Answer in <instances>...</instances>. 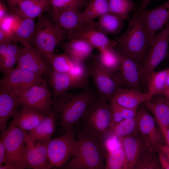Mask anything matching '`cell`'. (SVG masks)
Masks as SVG:
<instances>
[{"label":"cell","mask_w":169,"mask_h":169,"mask_svg":"<svg viewBox=\"0 0 169 169\" xmlns=\"http://www.w3.org/2000/svg\"><path fill=\"white\" fill-rule=\"evenodd\" d=\"M125 31L115 39L114 48L120 54L135 61L140 66L147 57L149 38L140 11L136 9L128 20Z\"/></svg>","instance_id":"obj_1"},{"label":"cell","mask_w":169,"mask_h":169,"mask_svg":"<svg viewBox=\"0 0 169 169\" xmlns=\"http://www.w3.org/2000/svg\"><path fill=\"white\" fill-rule=\"evenodd\" d=\"M96 99L95 94L87 88L77 94L64 92L52 99L53 108L59 113V125L65 132L79 123L90 105Z\"/></svg>","instance_id":"obj_2"},{"label":"cell","mask_w":169,"mask_h":169,"mask_svg":"<svg viewBox=\"0 0 169 169\" xmlns=\"http://www.w3.org/2000/svg\"><path fill=\"white\" fill-rule=\"evenodd\" d=\"M79 144L77 154L64 164L66 169H105L107 152L105 143L83 130L77 132Z\"/></svg>","instance_id":"obj_3"},{"label":"cell","mask_w":169,"mask_h":169,"mask_svg":"<svg viewBox=\"0 0 169 169\" xmlns=\"http://www.w3.org/2000/svg\"><path fill=\"white\" fill-rule=\"evenodd\" d=\"M28 133L14 123L1 132L0 140L4 146L6 161L0 169H30L25 158V144Z\"/></svg>","instance_id":"obj_4"},{"label":"cell","mask_w":169,"mask_h":169,"mask_svg":"<svg viewBox=\"0 0 169 169\" xmlns=\"http://www.w3.org/2000/svg\"><path fill=\"white\" fill-rule=\"evenodd\" d=\"M37 18L30 44L45 58L54 54L56 47L67 38V35L52 21L49 15L43 14Z\"/></svg>","instance_id":"obj_5"},{"label":"cell","mask_w":169,"mask_h":169,"mask_svg":"<svg viewBox=\"0 0 169 169\" xmlns=\"http://www.w3.org/2000/svg\"><path fill=\"white\" fill-rule=\"evenodd\" d=\"M108 102L95 100L89 106L82 119L83 130L105 143L111 129V117Z\"/></svg>","instance_id":"obj_6"},{"label":"cell","mask_w":169,"mask_h":169,"mask_svg":"<svg viewBox=\"0 0 169 169\" xmlns=\"http://www.w3.org/2000/svg\"><path fill=\"white\" fill-rule=\"evenodd\" d=\"M96 88L98 99L108 102L115 92L124 85L120 74L109 70L102 66L95 58L87 66Z\"/></svg>","instance_id":"obj_7"},{"label":"cell","mask_w":169,"mask_h":169,"mask_svg":"<svg viewBox=\"0 0 169 169\" xmlns=\"http://www.w3.org/2000/svg\"><path fill=\"white\" fill-rule=\"evenodd\" d=\"M74 127H71L58 137L51 138L47 143L49 163L54 167L64 165L78 151L79 144L75 138Z\"/></svg>","instance_id":"obj_8"},{"label":"cell","mask_w":169,"mask_h":169,"mask_svg":"<svg viewBox=\"0 0 169 169\" xmlns=\"http://www.w3.org/2000/svg\"><path fill=\"white\" fill-rule=\"evenodd\" d=\"M169 43V28L167 26L153 36L149 42L146 59L139 68L141 81L146 83L150 75L165 59L167 54Z\"/></svg>","instance_id":"obj_9"},{"label":"cell","mask_w":169,"mask_h":169,"mask_svg":"<svg viewBox=\"0 0 169 169\" xmlns=\"http://www.w3.org/2000/svg\"><path fill=\"white\" fill-rule=\"evenodd\" d=\"M67 38L85 41L99 51L114 48L115 40L109 38L100 30L98 22L94 20L84 21L74 31L67 35Z\"/></svg>","instance_id":"obj_10"},{"label":"cell","mask_w":169,"mask_h":169,"mask_svg":"<svg viewBox=\"0 0 169 169\" xmlns=\"http://www.w3.org/2000/svg\"><path fill=\"white\" fill-rule=\"evenodd\" d=\"M22 107L33 110L45 115L51 110L52 100L46 79L34 84L20 96Z\"/></svg>","instance_id":"obj_11"},{"label":"cell","mask_w":169,"mask_h":169,"mask_svg":"<svg viewBox=\"0 0 169 169\" xmlns=\"http://www.w3.org/2000/svg\"><path fill=\"white\" fill-rule=\"evenodd\" d=\"M45 80L42 76L16 67L3 75L0 80V86L20 96L32 85Z\"/></svg>","instance_id":"obj_12"},{"label":"cell","mask_w":169,"mask_h":169,"mask_svg":"<svg viewBox=\"0 0 169 169\" xmlns=\"http://www.w3.org/2000/svg\"><path fill=\"white\" fill-rule=\"evenodd\" d=\"M137 117L139 131L148 147L156 151L158 145L165 144L161 131L156 125L155 118L148 111L142 108L140 109Z\"/></svg>","instance_id":"obj_13"},{"label":"cell","mask_w":169,"mask_h":169,"mask_svg":"<svg viewBox=\"0 0 169 169\" xmlns=\"http://www.w3.org/2000/svg\"><path fill=\"white\" fill-rule=\"evenodd\" d=\"M16 67L42 76L48 75L52 69L44 56L30 44L22 49Z\"/></svg>","instance_id":"obj_14"},{"label":"cell","mask_w":169,"mask_h":169,"mask_svg":"<svg viewBox=\"0 0 169 169\" xmlns=\"http://www.w3.org/2000/svg\"><path fill=\"white\" fill-rule=\"evenodd\" d=\"M48 81L51 87L53 97L72 88H86L89 82L76 77L68 73L56 72L52 69L48 74Z\"/></svg>","instance_id":"obj_15"},{"label":"cell","mask_w":169,"mask_h":169,"mask_svg":"<svg viewBox=\"0 0 169 169\" xmlns=\"http://www.w3.org/2000/svg\"><path fill=\"white\" fill-rule=\"evenodd\" d=\"M47 143L36 141L28 134L25 144V158L31 168L50 169L54 167L49 163Z\"/></svg>","instance_id":"obj_16"},{"label":"cell","mask_w":169,"mask_h":169,"mask_svg":"<svg viewBox=\"0 0 169 169\" xmlns=\"http://www.w3.org/2000/svg\"><path fill=\"white\" fill-rule=\"evenodd\" d=\"M139 10L146 29L150 42L156 33L165 26L169 20V0L155 8Z\"/></svg>","instance_id":"obj_17"},{"label":"cell","mask_w":169,"mask_h":169,"mask_svg":"<svg viewBox=\"0 0 169 169\" xmlns=\"http://www.w3.org/2000/svg\"><path fill=\"white\" fill-rule=\"evenodd\" d=\"M52 21L60 27L67 35L74 31L82 23L81 13L71 9L59 10L51 6L48 10Z\"/></svg>","instance_id":"obj_18"},{"label":"cell","mask_w":169,"mask_h":169,"mask_svg":"<svg viewBox=\"0 0 169 169\" xmlns=\"http://www.w3.org/2000/svg\"><path fill=\"white\" fill-rule=\"evenodd\" d=\"M137 135L136 133L119 138L126 155V169H134L140 156L150 148L146 145L142 136L140 137Z\"/></svg>","instance_id":"obj_19"},{"label":"cell","mask_w":169,"mask_h":169,"mask_svg":"<svg viewBox=\"0 0 169 169\" xmlns=\"http://www.w3.org/2000/svg\"><path fill=\"white\" fill-rule=\"evenodd\" d=\"M22 105L20 96L2 87H0V131L7 128V123L18 111Z\"/></svg>","instance_id":"obj_20"},{"label":"cell","mask_w":169,"mask_h":169,"mask_svg":"<svg viewBox=\"0 0 169 169\" xmlns=\"http://www.w3.org/2000/svg\"><path fill=\"white\" fill-rule=\"evenodd\" d=\"M152 97L147 92L131 88H122L115 93L113 99L118 105L125 107L135 108L150 101Z\"/></svg>","instance_id":"obj_21"},{"label":"cell","mask_w":169,"mask_h":169,"mask_svg":"<svg viewBox=\"0 0 169 169\" xmlns=\"http://www.w3.org/2000/svg\"><path fill=\"white\" fill-rule=\"evenodd\" d=\"M120 55L119 74L124 85L127 88L140 90L141 81L140 66L131 59L121 54Z\"/></svg>","instance_id":"obj_22"},{"label":"cell","mask_w":169,"mask_h":169,"mask_svg":"<svg viewBox=\"0 0 169 169\" xmlns=\"http://www.w3.org/2000/svg\"><path fill=\"white\" fill-rule=\"evenodd\" d=\"M51 6L50 0H20L17 6L11 7L13 12L21 17L35 19Z\"/></svg>","instance_id":"obj_23"},{"label":"cell","mask_w":169,"mask_h":169,"mask_svg":"<svg viewBox=\"0 0 169 169\" xmlns=\"http://www.w3.org/2000/svg\"><path fill=\"white\" fill-rule=\"evenodd\" d=\"M62 48L74 63L84 62L92 54L95 48L83 40L69 39L63 43Z\"/></svg>","instance_id":"obj_24"},{"label":"cell","mask_w":169,"mask_h":169,"mask_svg":"<svg viewBox=\"0 0 169 169\" xmlns=\"http://www.w3.org/2000/svg\"><path fill=\"white\" fill-rule=\"evenodd\" d=\"M56 119L55 114L51 110L37 126L28 131V135L36 141L48 143L56 130Z\"/></svg>","instance_id":"obj_25"},{"label":"cell","mask_w":169,"mask_h":169,"mask_svg":"<svg viewBox=\"0 0 169 169\" xmlns=\"http://www.w3.org/2000/svg\"><path fill=\"white\" fill-rule=\"evenodd\" d=\"M154 96L155 97L144 103L156 121L169 126V102L161 94Z\"/></svg>","instance_id":"obj_26"},{"label":"cell","mask_w":169,"mask_h":169,"mask_svg":"<svg viewBox=\"0 0 169 169\" xmlns=\"http://www.w3.org/2000/svg\"><path fill=\"white\" fill-rule=\"evenodd\" d=\"M44 115L28 109L21 107L13 116L11 122L25 131L34 129L43 120Z\"/></svg>","instance_id":"obj_27"},{"label":"cell","mask_w":169,"mask_h":169,"mask_svg":"<svg viewBox=\"0 0 169 169\" xmlns=\"http://www.w3.org/2000/svg\"><path fill=\"white\" fill-rule=\"evenodd\" d=\"M34 19L22 17L17 28L12 36V42H19L24 47L30 44L36 27Z\"/></svg>","instance_id":"obj_28"},{"label":"cell","mask_w":169,"mask_h":169,"mask_svg":"<svg viewBox=\"0 0 169 169\" xmlns=\"http://www.w3.org/2000/svg\"><path fill=\"white\" fill-rule=\"evenodd\" d=\"M169 68L153 72L149 76L146 83L147 92L152 97L161 94L167 88V79Z\"/></svg>","instance_id":"obj_29"},{"label":"cell","mask_w":169,"mask_h":169,"mask_svg":"<svg viewBox=\"0 0 169 169\" xmlns=\"http://www.w3.org/2000/svg\"><path fill=\"white\" fill-rule=\"evenodd\" d=\"M98 18L99 28L106 35L118 34L124 26L123 19L109 12L103 14Z\"/></svg>","instance_id":"obj_30"},{"label":"cell","mask_w":169,"mask_h":169,"mask_svg":"<svg viewBox=\"0 0 169 169\" xmlns=\"http://www.w3.org/2000/svg\"><path fill=\"white\" fill-rule=\"evenodd\" d=\"M96 59L98 63L106 69L116 72L119 69L121 62V55L114 48L99 51Z\"/></svg>","instance_id":"obj_31"},{"label":"cell","mask_w":169,"mask_h":169,"mask_svg":"<svg viewBox=\"0 0 169 169\" xmlns=\"http://www.w3.org/2000/svg\"><path fill=\"white\" fill-rule=\"evenodd\" d=\"M109 13L108 0H90L84 11L81 13L82 23L94 20Z\"/></svg>","instance_id":"obj_32"},{"label":"cell","mask_w":169,"mask_h":169,"mask_svg":"<svg viewBox=\"0 0 169 169\" xmlns=\"http://www.w3.org/2000/svg\"><path fill=\"white\" fill-rule=\"evenodd\" d=\"M22 49L17 43H10L5 56L0 60V71L3 75L9 73L14 69V66L18 60Z\"/></svg>","instance_id":"obj_33"},{"label":"cell","mask_w":169,"mask_h":169,"mask_svg":"<svg viewBox=\"0 0 169 169\" xmlns=\"http://www.w3.org/2000/svg\"><path fill=\"white\" fill-rule=\"evenodd\" d=\"M138 130L136 116L123 119L115 124L111 130L109 136H115L118 138L136 133Z\"/></svg>","instance_id":"obj_34"},{"label":"cell","mask_w":169,"mask_h":169,"mask_svg":"<svg viewBox=\"0 0 169 169\" xmlns=\"http://www.w3.org/2000/svg\"><path fill=\"white\" fill-rule=\"evenodd\" d=\"M44 58L53 69L57 72L69 73L73 67V62L64 52L59 54H50Z\"/></svg>","instance_id":"obj_35"},{"label":"cell","mask_w":169,"mask_h":169,"mask_svg":"<svg viewBox=\"0 0 169 169\" xmlns=\"http://www.w3.org/2000/svg\"><path fill=\"white\" fill-rule=\"evenodd\" d=\"M105 159V169H126V156L122 146L107 151Z\"/></svg>","instance_id":"obj_36"},{"label":"cell","mask_w":169,"mask_h":169,"mask_svg":"<svg viewBox=\"0 0 169 169\" xmlns=\"http://www.w3.org/2000/svg\"><path fill=\"white\" fill-rule=\"evenodd\" d=\"M109 12L124 20L127 19L135 7L132 0H108Z\"/></svg>","instance_id":"obj_37"},{"label":"cell","mask_w":169,"mask_h":169,"mask_svg":"<svg viewBox=\"0 0 169 169\" xmlns=\"http://www.w3.org/2000/svg\"><path fill=\"white\" fill-rule=\"evenodd\" d=\"M155 151L149 148L140 156L137 159L134 169H161L158 156H156Z\"/></svg>","instance_id":"obj_38"},{"label":"cell","mask_w":169,"mask_h":169,"mask_svg":"<svg viewBox=\"0 0 169 169\" xmlns=\"http://www.w3.org/2000/svg\"><path fill=\"white\" fill-rule=\"evenodd\" d=\"M90 0H50L51 6L61 10L71 9L77 11L86 7Z\"/></svg>","instance_id":"obj_39"},{"label":"cell","mask_w":169,"mask_h":169,"mask_svg":"<svg viewBox=\"0 0 169 169\" xmlns=\"http://www.w3.org/2000/svg\"><path fill=\"white\" fill-rule=\"evenodd\" d=\"M22 17L13 12L0 20V29L11 37L17 28ZM12 40V39H11Z\"/></svg>","instance_id":"obj_40"},{"label":"cell","mask_w":169,"mask_h":169,"mask_svg":"<svg viewBox=\"0 0 169 169\" xmlns=\"http://www.w3.org/2000/svg\"><path fill=\"white\" fill-rule=\"evenodd\" d=\"M69 74L84 79H88V77L90 76L88 66L84 62H73V67Z\"/></svg>","instance_id":"obj_41"},{"label":"cell","mask_w":169,"mask_h":169,"mask_svg":"<svg viewBox=\"0 0 169 169\" xmlns=\"http://www.w3.org/2000/svg\"><path fill=\"white\" fill-rule=\"evenodd\" d=\"M110 106L111 117V129L115 124L123 120L124 118L119 105L113 98L110 101Z\"/></svg>","instance_id":"obj_42"},{"label":"cell","mask_w":169,"mask_h":169,"mask_svg":"<svg viewBox=\"0 0 169 169\" xmlns=\"http://www.w3.org/2000/svg\"><path fill=\"white\" fill-rule=\"evenodd\" d=\"M120 109L124 119L133 118L136 116L138 113V108H135L124 107L119 105Z\"/></svg>","instance_id":"obj_43"},{"label":"cell","mask_w":169,"mask_h":169,"mask_svg":"<svg viewBox=\"0 0 169 169\" xmlns=\"http://www.w3.org/2000/svg\"><path fill=\"white\" fill-rule=\"evenodd\" d=\"M156 151L161 169H169V160L157 147Z\"/></svg>","instance_id":"obj_44"},{"label":"cell","mask_w":169,"mask_h":169,"mask_svg":"<svg viewBox=\"0 0 169 169\" xmlns=\"http://www.w3.org/2000/svg\"><path fill=\"white\" fill-rule=\"evenodd\" d=\"M164 138L165 144L169 146V126L165 125L156 121Z\"/></svg>","instance_id":"obj_45"},{"label":"cell","mask_w":169,"mask_h":169,"mask_svg":"<svg viewBox=\"0 0 169 169\" xmlns=\"http://www.w3.org/2000/svg\"><path fill=\"white\" fill-rule=\"evenodd\" d=\"M6 155L5 148L3 141H0V165L5 163Z\"/></svg>","instance_id":"obj_46"},{"label":"cell","mask_w":169,"mask_h":169,"mask_svg":"<svg viewBox=\"0 0 169 169\" xmlns=\"http://www.w3.org/2000/svg\"><path fill=\"white\" fill-rule=\"evenodd\" d=\"M11 42L8 41L0 43V60L3 59L5 56L8 45Z\"/></svg>","instance_id":"obj_47"},{"label":"cell","mask_w":169,"mask_h":169,"mask_svg":"<svg viewBox=\"0 0 169 169\" xmlns=\"http://www.w3.org/2000/svg\"><path fill=\"white\" fill-rule=\"evenodd\" d=\"M169 160V146L165 144L159 145L157 147Z\"/></svg>","instance_id":"obj_48"},{"label":"cell","mask_w":169,"mask_h":169,"mask_svg":"<svg viewBox=\"0 0 169 169\" xmlns=\"http://www.w3.org/2000/svg\"><path fill=\"white\" fill-rule=\"evenodd\" d=\"M8 13L5 5L2 2L0 4V20L5 17Z\"/></svg>","instance_id":"obj_49"},{"label":"cell","mask_w":169,"mask_h":169,"mask_svg":"<svg viewBox=\"0 0 169 169\" xmlns=\"http://www.w3.org/2000/svg\"><path fill=\"white\" fill-rule=\"evenodd\" d=\"M8 41L12 42L11 36L0 29V43Z\"/></svg>","instance_id":"obj_50"},{"label":"cell","mask_w":169,"mask_h":169,"mask_svg":"<svg viewBox=\"0 0 169 169\" xmlns=\"http://www.w3.org/2000/svg\"><path fill=\"white\" fill-rule=\"evenodd\" d=\"M151 0H141L140 6L138 9L140 11L145 10L146 8Z\"/></svg>","instance_id":"obj_51"},{"label":"cell","mask_w":169,"mask_h":169,"mask_svg":"<svg viewBox=\"0 0 169 169\" xmlns=\"http://www.w3.org/2000/svg\"><path fill=\"white\" fill-rule=\"evenodd\" d=\"M169 102V87L167 88L161 94Z\"/></svg>","instance_id":"obj_52"},{"label":"cell","mask_w":169,"mask_h":169,"mask_svg":"<svg viewBox=\"0 0 169 169\" xmlns=\"http://www.w3.org/2000/svg\"><path fill=\"white\" fill-rule=\"evenodd\" d=\"M11 6H17L20 0H5Z\"/></svg>","instance_id":"obj_53"},{"label":"cell","mask_w":169,"mask_h":169,"mask_svg":"<svg viewBox=\"0 0 169 169\" xmlns=\"http://www.w3.org/2000/svg\"><path fill=\"white\" fill-rule=\"evenodd\" d=\"M167 83V88H168L169 87V72H168V75Z\"/></svg>","instance_id":"obj_54"}]
</instances>
